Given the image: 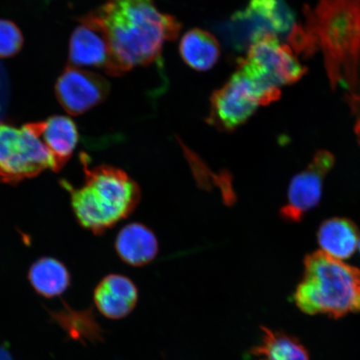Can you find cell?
Returning <instances> with one entry per match:
<instances>
[{"mask_svg": "<svg viewBox=\"0 0 360 360\" xmlns=\"http://www.w3.org/2000/svg\"><path fill=\"white\" fill-rule=\"evenodd\" d=\"M304 20L295 24L288 41L297 57L321 52L333 90L345 98L360 94V0H318L303 8Z\"/></svg>", "mask_w": 360, "mask_h": 360, "instance_id": "6da1fadb", "label": "cell"}, {"mask_svg": "<svg viewBox=\"0 0 360 360\" xmlns=\"http://www.w3.org/2000/svg\"><path fill=\"white\" fill-rule=\"evenodd\" d=\"M107 35L124 75L160 58L165 42L178 38L181 25L158 10L155 0H105L89 13Z\"/></svg>", "mask_w": 360, "mask_h": 360, "instance_id": "7a4b0ae2", "label": "cell"}, {"mask_svg": "<svg viewBox=\"0 0 360 360\" xmlns=\"http://www.w3.org/2000/svg\"><path fill=\"white\" fill-rule=\"evenodd\" d=\"M84 181L74 188L67 181L63 187L70 193L71 205L81 226L102 235L128 218L141 199L138 184L124 170L110 165L90 168L83 158Z\"/></svg>", "mask_w": 360, "mask_h": 360, "instance_id": "3957f363", "label": "cell"}, {"mask_svg": "<svg viewBox=\"0 0 360 360\" xmlns=\"http://www.w3.org/2000/svg\"><path fill=\"white\" fill-rule=\"evenodd\" d=\"M292 298L306 314L340 319L360 313V269L321 250L313 252L305 256Z\"/></svg>", "mask_w": 360, "mask_h": 360, "instance_id": "277c9868", "label": "cell"}, {"mask_svg": "<svg viewBox=\"0 0 360 360\" xmlns=\"http://www.w3.org/2000/svg\"><path fill=\"white\" fill-rule=\"evenodd\" d=\"M237 70L249 79L261 106L280 100L281 87L298 82L307 73L290 45L281 44L273 34L252 44L246 56L238 61Z\"/></svg>", "mask_w": 360, "mask_h": 360, "instance_id": "5b68a950", "label": "cell"}, {"mask_svg": "<svg viewBox=\"0 0 360 360\" xmlns=\"http://www.w3.org/2000/svg\"><path fill=\"white\" fill-rule=\"evenodd\" d=\"M49 168L53 169V159L37 123L20 129L0 123V182L16 184Z\"/></svg>", "mask_w": 360, "mask_h": 360, "instance_id": "8992f818", "label": "cell"}, {"mask_svg": "<svg viewBox=\"0 0 360 360\" xmlns=\"http://www.w3.org/2000/svg\"><path fill=\"white\" fill-rule=\"evenodd\" d=\"M295 13L285 0H250L229 24L231 37L238 51L267 34H289L295 25Z\"/></svg>", "mask_w": 360, "mask_h": 360, "instance_id": "52a82bcc", "label": "cell"}, {"mask_svg": "<svg viewBox=\"0 0 360 360\" xmlns=\"http://www.w3.org/2000/svg\"><path fill=\"white\" fill-rule=\"evenodd\" d=\"M335 165V157L328 150H319L310 163L292 178L281 218L288 223H300L321 200L323 184Z\"/></svg>", "mask_w": 360, "mask_h": 360, "instance_id": "ba28073f", "label": "cell"}, {"mask_svg": "<svg viewBox=\"0 0 360 360\" xmlns=\"http://www.w3.org/2000/svg\"><path fill=\"white\" fill-rule=\"evenodd\" d=\"M259 102L250 81L236 71L210 98L206 121L220 132L232 133L254 115Z\"/></svg>", "mask_w": 360, "mask_h": 360, "instance_id": "9c48e42d", "label": "cell"}, {"mask_svg": "<svg viewBox=\"0 0 360 360\" xmlns=\"http://www.w3.org/2000/svg\"><path fill=\"white\" fill-rule=\"evenodd\" d=\"M79 22L70 37L69 66L94 67L111 76L122 75L101 25L89 13Z\"/></svg>", "mask_w": 360, "mask_h": 360, "instance_id": "30bf717a", "label": "cell"}, {"mask_svg": "<svg viewBox=\"0 0 360 360\" xmlns=\"http://www.w3.org/2000/svg\"><path fill=\"white\" fill-rule=\"evenodd\" d=\"M110 84L93 72L68 66L56 84L58 103L71 115H80L106 100Z\"/></svg>", "mask_w": 360, "mask_h": 360, "instance_id": "8fae6325", "label": "cell"}, {"mask_svg": "<svg viewBox=\"0 0 360 360\" xmlns=\"http://www.w3.org/2000/svg\"><path fill=\"white\" fill-rule=\"evenodd\" d=\"M136 285L122 274H111L98 283L94 299L98 311L111 319H122L132 312L138 302Z\"/></svg>", "mask_w": 360, "mask_h": 360, "instance_id": "7c38bea8", "label": "cell"}, {"mask_svg": "<svg viewBox=\"0 0 360 360\" xmlns=\"http://www.w3.org/2000/svg\"><path fill=\"white\" fill-rule=\"evenodd\" d=\"M37 123L40 137L51 153L53 171L60 172L71 159L79 142L77 126L69 117L56 115Z\"/></svg>", "mask_w": 360, "mask_h": 360, "instance_id": "4fadbf2b", "label": "cell"}, {"mask_svg": "<svg viewBox=\"0 0 360 360\" xmlns=\"http://www.w3.org/2000/svg\"><path fill=\"white\" fill-rule=\"evenodd\" d=\"M117 255L130 266L141 267L152 262L159 253V242L155 233L141 223H130L116 236Z\"/></svg>", "mask_w": 360, "mask_h": 360, "instance_id": "5bb4252c", "label": "cell"}, {"mask_svg": "<svg viewBox=\"0 0 360 360\" xmlns=\"http://www.w3.org/2000/svg\"><path fill=\"white\" fill-rule=\"evenodd\" d=\"M360 233L357 225L348 218L333 217L319 225L317 240L321 251L331 257L348 259L356 251Z\"/></svg>", "mask_w": 360, "mask_h": 360, "instance_id": "9a60e30c", "label": "cell"}, {"mask_svg": "<svg viewBox=\"0 0 360 360\" xmlns=\"http://www.w3.org/2000/svg\"><path fill=\"white\" fill-rule=\"evenodd\" d=\"M179 53L188 67L197 71H207L218 62L220 46L217 39L208 31L193 29L183 36Z\"/></svg>", "mask_w": 360, "mask_h": 360, "instance_id": "2e32d148", "label": "cell"}, {"mask_svg": "<svg viewBox=\"0 0 360 360\" xmlns=\"http://www.w3.org/2000/svg\"><path fill=\"white\" fill-rule=\"evenodd\" d=\"M28 278L34 290L45 298L64 294L71 283L66 265L52 257L36 260L29 269Z\"/></svg>", "mask_w": 360, "mask_h": 360, "instance_id": "e0dca14e", "label": "cell"}, {"mask_svg": "<svg viewBox=\"0 0 360 360\" xmlns=\"http://www.w3.org/2000/svg\"><path fill=\"white\" fill-rule=\"evenodd\" d=\"M261 343L251 350L255 360H310L307 349L295 337L262 328Z\"/></svg>", "mask_w": 360, "mask_h": 360, "instance_id": "ac0fdd59", "label": "cell"}, {"mask_svg": "<svg viewBox=\"0 0 360 360\" xmlns=\"http://www.w3.org/2000/svg\"><path fill=\"white\" fill-rule=\"evenodd\" d=\"M24 44L21 31L13 22L0 20V58L17 55Z\"/></svg>", "mask_w": 360, "mask_h": 360, "instance_id": "d6986e66", "label": "cell"}, {"mask_svg": "<svg viewBox=\"0 0 360 360\" xmlns=\"http://www.w3.org/2000/svg\"><path fill=\"white\" fill-rule=\"evenodd\" d=\"M345 98L354 117V131L360 147V94L356 96Z\"/></svg>", "mask_w": 360, "mask_h": 360, "instance_id": "ffe728a7", "label": "cell"}, {"mask_svg": "<svg viewBox=\"0 0 360 360\" xmlns=\"http://www.w3.org/2000/svg\"><path fill=\"white\" fill-rule=\"evenodd\" d=\"M359 251H360V236H359V246H358Z\"/></svg>", "mask_w": 360, "mask_h": 360, "instance_id": "44dd1931", "label": "cell"}]
</instances>
